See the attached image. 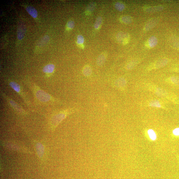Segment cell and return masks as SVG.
<instances>
[{"instance_id": "1", "label": "cell", "mask_w": 179, "mask_h": 179, "mask_svg": "<svg viewBox=\"0 0 179 179\" xmlns=\"http://www.w3.org/2000/svg\"><path fill=\"white\" fill-rule=\"evenodd\" d=\"M33 89V92L36 97L39 101L42 102H46L55 101V99L51 96L42 90L37 86L34 85Z\"/></svg>"}, {"instance_id": "2", "label": "cell", "mask_w": 179, "mask_h": 179, "mask_svg": "<svg viewBox=\"0 0 179 179\" xmlns=\"http://www.w3.org/2000/svg\"><path fill=\"white\" fill-rule=\"evenodd\" d=\"M8 83L11 87L14 90L15 92H17L19 95H20L21 97L24 99L26 103L29 104V101L27 100V99L26 98L24 93L23 92L21 86L17 83L14 81H8Z\"/></svg>"}, {"instance_id": "3", "label": "cell", "mask_w": 179, "mask_h": 179, "mask_svg": "<svg viewBox=\"0 0 179 179\" xmlns=\"http://www.w3.org/2000/svg\"><path fill=\"white\" fill-rule=\"evenodd\" d=\"M2 95L3 97L7 100L8 102L9 103V104L11 106V107L14 109L16 111L22 114H26V112L18 104L12 100L11 99L8 98L5 96V94H3Z\"/></svg>"}, {"instance_id": "4", "label": "cell", "mask_w": 179, "mask_h": 179, "mask_svg": "<svg viewBox=\"0 0 179 179\" xmlns=\"http://www.w3.org/2000/svg\"><path fill=\"white\" fill-rule=\"evenodd\" d=\"M117 41L121 44L125 45L127 44L130 39V36L127 33L119 32L116 36Z\"/></svg>"}, {"instance_id": "5", "label": "cell", "mask_w": 179, "mask_h": 179, "mask_svg": "<svg viewBox=\"0 0 179 179\" xmlns=\"http://www.w3.org/2000/svg\"><path fill=\"white\" fill-rule=\"evenodd\" d=\"M66 114L65 112L60 113L54 116L52 119L51 124L52 126L54 127L57 126L59 123L64 119Z\"/></svg>"}, {"instance_id": "6", "label": "cell", "mask_w": 179, "mask_h": 179, "mask_svg": "<svg viewBox=\"0 0 179 179\" xmlns=\"http://www.w3.org/2000/svg\"><path fill=\"white\" fill-rule=\"evenodd\" d=\"M164 9L163 6L161 5L145 7L144 8L145 12L147 13H154L160 12L162 11Z\"/></svg>"}, {"instance_id": "7", "label": "cell", "mask_w": 179, "mask_h": 179, "mask_svg": "<svg viewBox=\"0 0 179 179\" xmlns=\"http://www.w3.org/2000/svg\"><path fill=\"white\" fill-rule=\"evenodd\" d=\"M158 22V20L156 18H152L146 23L144 27L145 31H148L153 28L156 25Z\"/></svg>"}, {"instance_id": "8", "label": "cell", "mask_w": 179, "mask_h": 179, "mask_svg": "<svg viewBox=\"0 0 179 179\" xmlns=\"http://www.w3.org/2000/svg\"><path fill=\"white\" fill-rule=\"evenodd\" d=\"M108 56L107 53L106 52H103L98 57L96 64L99 66L103 65L107 60Z\"/></svg>"}, {"instance_id": "9", "label": "cell", "mask_w": 179, "mask_h": 179, "mask_svg": "<svg viewBox=\"0 0 179 179\" xmlns=\"http://www.w3.org/2000/svg\"><path fill=\"white\" fill-rule=\"evenodd\" d=\"M26 32L25 25L22 24L18 27L17 31V37L19 41L21 40L24 38Z\"/></svg>"}, {"instance_id": "10", "label": "cell", "mask_w": 179, "mask_h": 179, "mask_svg": "<svg viewBox=\"0 0 179 179\" xmlns=\"http://www.w3.org/2000/svg\"><path fill=\"white\" fill-rule=\"evenodd\" d=\"M55 66L54 64H49L46 65L43 68V72L45 74L49 75L54 72Z\"/></svg>"}, {"instance_id": "11", "label": "cell", "mask_w": 179, "mask_h": 179, "mask_svg": "<svg viewBox=\"0 0 179 179\" xmlns=\"http://www.w3.org/2000/svg\"><path fill=\"white\" fill-rule=\"evenodd\" d=\"M26 11L32 17L35 18L37 17L38 12L34 7L28 5L26 7Z\"/></svg>"}, {"instance_id": "12", "label": "cell", "mask_w": 179, "mask_h": 179, "mask_svg": "<svg viewBox=\"0 0 179 179\" xmlns=\"http://www.w3.org/2000/svg\"><path fill=\"white\" fill-rule=\"evenodd\" d=\"M96 6V3L94 2H91L86 7L85 10V13L86 14L88 15L94 11Z\"/></svg>"}, {"instance_id": "13", "label": "cell", "mask_w": 179, "mask_h": 179, "mask_svg": "<svg viewBox=\"0 0 179 179\" xmlns=\"http://www.w3.org/2000/svg\"><path fill=\"white\" fill-rule=\"evenodd\" d=\"M168 62L167 58H162L159 60L155 64V67L156 68H161L166 65Z\"/></svg>"}, {"instance_id": "14", "label": "cell", "mask_w": 179, "mask_h": 179, "mask_svg": "<svg viewBox=\"0 0 179 179\" xmlns=\"http://www.w3.org/2000/svg\"><path fill=\"white\" fill-rule=\"evenodd\" d=\"M82 72L83 74L86 77L90 76L92 74V69L91 66L89 65H86L82 69Z\"/></svg>"}, {"instance_id": "15", "label": "cell", "mask_w": 179, "mask_h": 179, "mask_svg": "<svg viewBox=\"0 0 179 179\" xmlns=\"http://www.w3.org/2000/svg\"><path fill=\"white\" fill-rule=\"evenodd\" d=\"M158 39L155 36H151L148 39V44L149 47L153 48L157 45L158 43Z\"/></svg>"}, {"instance_id": "16", "label": "cell", "mask_w": 179, "mask_h": 179, "mask_svg": "<svg viewBox=\"0 0 179 179\" xmlns=\"http://www.w3.org/2000/svg\"><path fill=\"white\" fill-rule=\"evenodd\" d=\"M120 20L125 24H129L132 22L133 19L130 16L124 15L121 17L120 18Z\"/></svg>"}, {"instance_id": "17", "label": "cell", "mask_w": 179, "mask_h": 179, "mask_svg": "<svg viewBox=\"0 0 179 179\" xmlns=\"http://www.w3.org/2000/svg\"><path fill=\"white\" fill-rule=\"evenodd\" d=\"M147 133L149 137L152 141H155L157 139V135L155 132L152 129H149Z\"/></svg>"}, {"instance_id": "18", "label": "cell", "mask_w": 179, "mask_h": 179, "mask_svg": "<svg viewBox=\"0 0 179 179\" xmlns=\"http://www.w3.org/2000/svg\"><path fill=\"white\" fill-rule=\"evenodd\" d=\"M116 84L119 88L123 87L127 84V81L124 78L121 77L117 80Z\"/></svg>"}, {"instance_id": "19", "label": "cell", "mask_w": 179, "mask_h": 179, "mask_svg": "<svg viewBox=\"0 0 179 179\" xmlns=\"http://www.w3.org/2000/svg\"><path fill=\"white\" fill-rule=\"evenodd\" d=\"M103 19L102 17L99 16L96 19L94 24V28L96 29H98L101 27L102 24Z\"/></svg>"}, {"instance_id": "20", "label": "cell", "mask_w": 179, "mask_h": 179, "mask_svg": "<svg viewBox=\"0 0 179 179\" xmlns=\"http://www.w3.org/2000/svg\"><path fill=\"white\" fill-rule=\"evenodd\" d=\"M115 8L118 11H124L125 8V6L123 3L121 2H118L115 5Z\"/></svg>"}, {"instance_id": "21", "label": "cell", "mask_w": 179, "mask_h": 179, "mask_svg": "<svg viewBox=\"0 0 179 179\" xmlns=\"http://www.w3.org/2000/svg\"><path fill=\"white\" fill-rule=\"evenodd\" d=\"M138 60L132 61L129 62L127 66V68L128 70H131L134 68L136 65L138 64Z\"/></svg>"}, {"instance_id": "22", "label": "cell", "mask_w": 179, "mask_h": 179, "mask_svg": "<svg viewBox=\"0 0 179 179\" xmlns=\"http://www.w3.org/2000/svg\"><path fill=\"white\" fill-rule=\"evenodd\" d=\"M149 106H151V107L158 108H160L161 107V105L160 102L157 100H154L151 101L150 104H149Z\"/></svg>"}, {"instance_id": "23", "label": "cell", "mask_w": 179, "mask_h": 179, "mask_svg": "<svg viewBox=\"0 0 179 179\" xmlns=\"http://www.w3.org/2000/svg\"><path fill=\"white\" fill-rule=\"evenodd\" d=\"M84 38L82 35H79L77 37V43L78 44L81 45L84 42Z\"/></svg>"}, {"instance_id": "24", "label": "cell", "mask_w": 179, "mask_h": 179, "mask_svg": "<svg viewBox=\"0 0 179 179\" xmlns=\"http://www.w3.org/2000/svg\"><path fill=\"white\" fill-rule=\"evenodd\" d=\"M75 26V23L74 21L72 20L69 21L66 24V26L69 30H71Z\"/></svg>"}, {"instance_id": "25", "label": "cell", "mask_w": 179, "mask_h": 179, "mask_svg": "<svg viewBox=\"0 0 179 179\" xmlns=\"http://www.w3.org/2000/svg\"><path fill=\"white\" fill-rule=\"evenodd\" d=\"M171 81L175 85L179 86V77L172 76L171 78Z\"/></svg>"}, {"instance_id": "26", "label": "cell", "mask_w": 179, "mask_h": 179, "mask_svg": "<svg viewBox=\"0 0 179 179\" xmlns=\"http://www.w3.org/2000/svg\"><path fill=\"white\" fill-rule=\"evenodd\" d=\"M172 133L176 137H179V127L175 128L172 131Z\"/></svg>"}]
</instances>
